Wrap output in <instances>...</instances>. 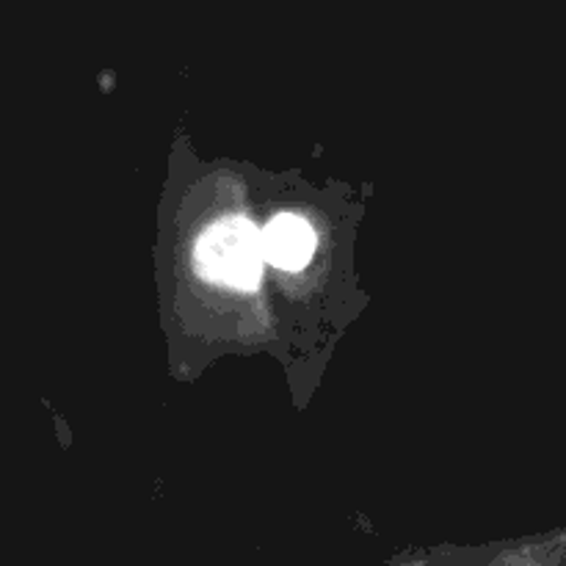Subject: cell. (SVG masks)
I'll list each match as a JSON object with an SVG mask.
<instances>
[{"label":"cell","mask_w":566,"mask_h":566,"mask_svg":"<svg viewBox=\"0 0 566 566\" xmlns=\"http://www.w3.org/2000/svg\"><path fill=\"white\" fill-rule=\"evenodd\" d=\"M315 249V232L298 216H276L269 221L265 230H260V254L265 263L285 271H298L307 265Z\"/></svg>","instance_id":"obj_2"},{"label":"cell","mask_w":566,"mask_h":566,"mask_svg":"<svg viewBox=\"0 0 566 566\" xmlns=\"http://www.w3.org/2000/svg\"><path fill=\"white\" fill-rule=\"evenodd\" d=\"M197 265L221 285L252 291L260 282L263 254L260 232L247 219H224L210 227L197 243Z\"/></svg>","instance_id":"obj_1"}]
</instances>
